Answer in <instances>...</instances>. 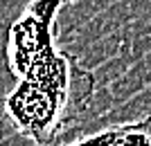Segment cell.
I'll list each match as a JSON object with an SVG mask.
<instances>
[{
	"label": "cell",
	"mask_w": 151,
	"mask_h": 146,
	"mask_svg": "<svg viewBox=\"0 0 151 146\" xmlns=\"http://www.w3.org/2000/svg\"><path fill=\"white\" fill-rule=\"evenodd\" d=\"M95 72L65 50L45 54L5 97V115L34 144H52L95 97Z\"/></svg>",
	"instance_id": "1"
},
{
	"label": "cell",
	"mask_w": 151,
	"mask_h": 146,
	"mask_svg": "<svg viewBox=\"0 0 151 146\" xmlns=\"http://www.w3.org/2000/svg\"><path fill=\"white\" fill-rule=\"evenodd\" d=\"M63 9L59 0H38L23 9L7 32L5 56L16 79H23L34 63L57 50V18Z\"/></svg>",
	"instance_id": "2"
},
{
	"label": "cell",
	"mask_w": 151,
	"mask_h": 146,
	"mask_svg": "<svg viewBox=\"0 0 151 146\" xmlns=\"http://www.w3.org/2000/svg\"><path fill=\"white\" fill-rule=\"evenodd\" d=\"M68 146H151V115L90 133Z\"/></svg>",
	"instance_id": "3"
}]
</instances>
